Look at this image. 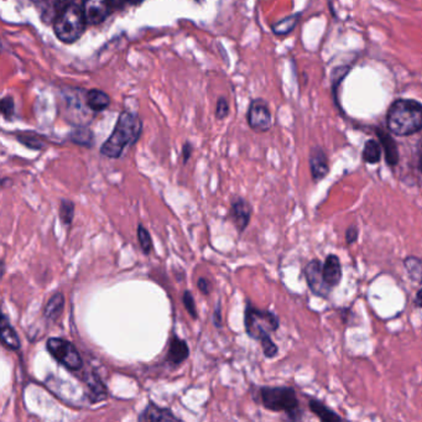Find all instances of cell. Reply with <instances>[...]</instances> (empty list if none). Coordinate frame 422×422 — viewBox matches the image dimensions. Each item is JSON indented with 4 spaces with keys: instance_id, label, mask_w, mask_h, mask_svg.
<instances>
[{
    "instance_id": "2e32d148",
    "label": "cell",
    "mask_w": 422,
    "mask_h": 422,
    "mask_svg": "<svg viewBox=\"0 0 422 422\" xmlns=\"http://www.w3.org/2000/svg\"><path fill=\"white\" fill-rule=\"evenodd\" d=\"M1 330H0V341L3 347L13 352H19L22 349V342L17 336V330L10 325L9 319L6 314H1Z\"/></svg>"
},
{
    "instance_id": "9c48e42d",
    "label": "cell",
    "mask_w": 422,
    "mask_h": 422,
    "mask_svg": "<svg viewBox=\"0 0 422 422\" xmlns=\"http://www.w3.org/2000/svg\"><path fill=\"white\" fill-rule=\"evenodd\" d=\"M252 214H253V207L248 201L240 196L233 197L228 218L234 224L238 233H243L249 226Z\"/></svg>"
},
{
    "instance_id": "484cf974",
    "label": "cell",
    "mask_w": 422,
    "mask_h": 422,
    "mask_svg": "<svg viewBox=\"0 0 422 422\" xmlns=\"http://www.w3.org/2000/svg\"><path fill=\"white\" fill-rule=\"evenodd\" d=\"M136 234H138V240H139L141 252L145 255L150 254L152 249H154V245H152V235H150L149 231L141 223H139L138 227H136Z\"/></svg>"
},
{
    "instance_id": "f1b7e54d",
    "label": "cell",
    "mask_w": 422,
    "mask_h": 422,
    "mask_svg": "<svg viewBox=\"0 0 422 422\" xmlns=\"http://www.w3.org/2000/svg\"><path fill=\"white\" fill-rule=\"evenodd\" d=\"M15 113V103L11 97H4L1 99V114L6 120H10Z\"/></svg>"
},
{
    "instance_id": "7c38bea8",
    "label": "cell",
    "mask_w": 422,
    "mask_h": 422,
    "mask_svg": "<svg viewBox=\"0 0 422 422\" xmlns=\"http://www.w3.org/2000/svg\"><path fill=\"white\" fill-rule=\"evenodd\" d=\"M310 168H311V176L314 182H319L325 179L330 173V165H328V157L326 155L325 150L322 147H314L310 154Z\"/></svg>"
},
{
    "instance_id": "d590c367",
    "label": "cell",
    "mask_w": 422,
    "mask_h": 422,
    "mask_svg": "<svg viewBox=\"0 0 422 422\" xmlns=\"http://www.w3.org/2000/svg\"><path fill=\"white\" fill-rule=\"evenodd\" d=\"M110 1V6L113 9H120V8H123L125 4H128L129 3V0H109Z\"/></svg>"
},
{
    "instance_id": "7402d4cb",
    "label": "cell",
    "mask_w": 422,
    "mask_h": 422,
    "mask_svg": "<svg viewBox=\"0 0 422 422\" xmlns=\"http://www.w3.org/2000/svg\"><path fill=\"white\" fill-rule=\"evenodd\" d=\"M404 268L412 282L422 284V259L415 255H409L404 259Z\"/></svg>"
},
{
    "instance_id": "8d00e7d4",
    "label": "cell",
    "mask_w": 422,
    "mask_h": 422,
    "mask_svg": "<svg viewBox=\"0 0 422 422\" xmlns=\"http://www.w3.org/2000/svg\"><path fill=\"white\" fill-rule=\"evenodd\" d=\"M415 305H416L417 307L422 309V287L416 293V296H415Z\"/></svg>"
},
{
    "instance_id": "d4e9b609",
    "label": "cell",
    "mask_w": 422,
    "mask_h": 422,
    "mask_svg": "<svg viewBox=\"0 0 422 422\" xmlns=\"http://www.w3.org/2000/svg\"><path fill=\"white\" fill-rule=\"evenodd\" d=\"M59 217L64 226L68 227L73 222L75 218V203L71 200H61L60 210H59Z\"/></svg>"
},
{
    "instance_id": "4316f807",
    "label": "cell",
    "mask_w": 422,
    "mask_h": 422,
    "mask_svg": "<svg viewBox=\"0 0 422 422\" xmlns=\"http://www.w3.org/2000/svg\"><path fill=\"white\" fill-rule=\"evenodd\" d=\"M17 138L22 145L30 147L31 150H41L45 147V143L41 140V138L34 133H20L17 134Z\"/></svg>"
},
{
    "instance_id": "5b68a950",
    "label": "cell",
    "mask_w": 422,
    "mask_h": 422,
    "mask_svg": "<svg viewBox=\"0 0 422 422\" xmlns=\"http://www.w3.org/2000/svg\"><path fill=\"white\" fill-rule=\"evenodd\" d=\"M87 24L82 6L71 3L56 15L54 20V33L64 43H76L85 34Z\"/></svg>"
},
{
    "instance_id": "ba28073f",
    "label": "cell",
    "mask_w": 422,
    "mask_h": 422,
    "mask_svg": "<svg viewBox=\"0 0 422 422\" xmlns=\"http://www.w3.org/2000/svg\"><path fill=\"white\" fill-rule=\"evenodd\" d=\"M247 119L252 129L259 133H265L272 126L270 109L264 99H254L250 103Z\"/></svg>"
},
{
    "instance_id": "52a82bcc",
    "label": "cell",
    "mask_w": 422,
    "mask_h": 422,
    "mask_svg": "<svg viewBox=\"0 0 422 422\" xmlns=\"http://www.w3.org/2000/svg\"><path fill=\"white\" fill-rule=\"evenodd\" d=\"M305 279L311 293L319 298H328L333 289L327 285L322 274V263L319 259L311 260L303 269Z\"/></svg>"
},
{
    "instance_id": "d6a6232c",
    "label": "cell",
    "mask_w": 422,
    "mask_h": 422,
    "mask_svg": "<svg viewBox=\"0 0 422 422\" xmlns=\"http://www.w3.org/2000/svg\"><path fill=\"white\" fill-rule=\"evenodd\" d=\"M213 323L218 328L222 327V306L221 303H217L216 307H214V312H213Z\"/></svg>"
},
{
    "instance_id": "4fadbf2b",
    "label": "cell",
    "mask_w": 422,
    "mask_h": 422,
    "mask_svg": "<svg viewBox=\"0 0 422 422\" xmlns=\"http://www.w3.org/2000/svg\"><path fill=\"white\" fill-rule=\"evenodd\" d=\"M83 381L88 388V400L91 404H97L108 398V390L101 377L96 373H86Z\"/></svg>"
},
{
    "instance_id": "1f68e13d",
    "label": "cell",
    "mask_w": 422,
    "mask_h": 422,
    "mask_svg": "<svg viewBox=\"0 0 422 422\" xmlns=\"http://www.w3.org/2000/svg\"><path fill=\"white\" fill-rule=\"evenodd\" d=\"M197 287L200 290L201 293L203 295H210L211 293V282L206 279V277H200L198 282H197Z\"/></svg>"
},
{
    "instance_id": "ffe728a7",
    "label": "cell",
    "mask_w": 422,
    "mask_h": 422,
    "mask_svg": "<svg viewBox=\"0 0 422 422\" xmlns=\"http://www.w3.org/2000/svg\"><path fill=\"white\" fill-rule=\"evenodd\" d=\"M309 409L310 412L319 417L321 421L335 422L342 420V417L336 412H333L332 409L326 405L325 402L317 400V399H311L309 401Z\"/></svg>"
},
{
    "instance_id": "4dcf8cb0",
    "label": "cell",
    "mask_w": 422,
    "mask_h": 422,
    "mask_svg": "<svg viewBox=\"0 0 422 422\" xmlns=\"http://www.w3.org/2000/svg\"><path fill=\"white\" fill-rule=\"evenodd\" d=\"M358 237H359V229H358L357 226H349V227L347 228L346 231V242L347 244H349V245H352V244L356 243L358 240Z\"/></svg>"
},
{
    "instance_id": "30bf717a",
    "label": "cell",
    "mask_w": 422,
    "mask_h": 422,
    "mask_svg": "<svg viewBox=\"0 0 422 422\" xmlns=\"http://www.w3.org/2000/svg\"><path fill=\"white\" fill-rule=\"evenodd\" d=\"M82 9L88 25H99L113 10L109 0H83Z\"/></svg>"
},
{
    "instance_id": "cb8c5ba5",
    "label": "cell",
    "mask_w": 422,
    "mask_h": 422,
    "mask_svg": "<svg viewBox=\"0 0 422 422\" xmlns=\"http://www.w3.org/2000/svg\"><path fill=\"white\" fill-rule=\"evenodd\" d=\"M298 19H300V14H295V15H291V17H285V19H282L280 22H277L272 25V31H274L275 35H279V36L287 35V34L291 33L295 27L298 25Z\"/></svg>"
},
{
    "instance_id": "f35d334b",
    "label": "cell",
    "mask_w": 422,
    "mask_h": 422,
    "mask_svg": "<svg viewBox=\"0 0 422 422\" xmlns=\"http://www.w3.org/2000/svg\"><path fill=\"white\" fill-rule=\"evenodd\" d=\"M143 0H129L130 4H138V3H141Z\"/></svg>"
},
{
    "instance_id": "6da1fadb",
    "label": "cell",
    "mask_w": 422,
    "mask_h": 422,
    "mask_svg": "<svg viewBox=\"0 0 422 422\" xmlns=\"http://www.w3.org/2000/svg\"><path fill=\"white\" fill-rule=\"evenodd\" d=\"M244 327L250 338L260 342L264 356L268 359L277 356L279 347L271 340V333L280 327V319L277 314L269 310L256 309L252 303H247L244 311Z\"/></svg>"
},
{
    "instance_id": "277c9868",
    "label": "cell",
    "mask_w": 422,
    "mask_h": 422,
    "mask_svg": "<svg viewBox=\"0 0 422 422\" xmlns=\"http://www.w3.org/2000/svg\"><path fill=\"white\" fill-rule=\"evenodd\" d=\"M390 133L410 136L422 129V106L412 99H398L390 106L386 115Z\"/></svg>"
},
{
    "instance_id": "e0dca14e",
    "label": "cell",
    "mask_w": 422,
    "mask_h": 422,
    "mask_svg": "<svg viewBox=\"0 0 422 422\" xmlns=\"http://www.w3.org/2000/svg\"><path fill=\"white\" fill-rule=\"evenodd\" d=\"M139 421H179V417L173 415L170 409L160 407L152 401H149L147 407L138 416Z\"/></svg>"
},
{
    "instance_id": "3957f363",
    "label": "cell",
    "mask_w": 422,
    "mask_h": 422,
    "mask_svg": "<svg viewBox=\"0 0 422 422\" xmlns=\"http://www.w3.org/2000/svg\"><path fill=\"white\" fill-rule=\"evenodd\" d=\"M253 398L266 410L285 412L287 419L298 421L303 419V412L300 407L298 394L291 386H259Z\"/></svg>"
},
{
    "instance_id": "e575fe53",
    "label": "cell",
    "mask_w": 422,
    "mask_h": 422,
    "mask_svg": "<svg viewBox=\"0 0 422 422\" xmlns=\"http://www.w3.org/2000/svg\"><path fill=\"white\" fill-rule=\"evenodd\" d=\"M417 168L422 173V138L417 144L416 149Z\"/></svg>"
},
{
    "instance_id": "836d02e7",
    "label": "cell",
    "mask_w": 422,
    "mask_h": 422,
    "mask_svg": "<svg viewBox=\"0 0 422 422\" xmlns=\"http://www.w3.org/2000/svg\"><path fill=\"white\" fill-rule=\"evenodd\" d=\"M192 152H194V147L191 145V143H184V147H182V159H184V163H187V161L190 160Z\"/></svg>"
},
{
    "instance_id": "5bb4252c",
    "label": "cell",
    "mask_w": 422,
    "mask_h": 422,
    "mask_svg": "<svg viewBox=\"0 0 422 422\" xmlns=\"http://www.w3.org/2000/svg\"><path fill=\"white\" fill-rule=\"evenodd\" d=\"M322 274L328 286L335 289L341 284L342 264L340 258L335 254L327 255L325 263L322 264Z\"/></svg>"
},
{
    "instance_id": "8fae6325",
    "label": "cell",
    "mask_w": 422,
    "mask_h": 422,
    "mask_svg": "<svg viewBox=\"0 0 422 422\" xmlns=\"http://www.w3.org/2000/svg\"><path fill=\"white\" fill-rule=\"evenodd\" d=\"M189 357H190V348H189L187 342L176 335H171L170 341H168V354L165 359L166 363L173 367H177Z\"/></svg>"
},
{
    "instance_id": "ac0fdd59",
    "label": "cell",
    "mask_w": 422,
    "mask_h": 422,
    "mask_svg": "<svg viewBox=\"0 0 422 422\" xmlns=\"http://www.w3.org/2000/svg\"><path fill=\"white\" fill-rule=\"evenodd\" d=\"M65 310V296L62 293H54L45 306L43 317L49 323H54L59 321L61 314H64Z\"/></svg>"
},
{
    "instance_id": "d6986e66",
    "label": "cell",
    "mask_w": 422,
    "mask_h": 422,
    "mask_svg": "<svg viewBox=\"0 0 422 422\" xmlns=\"http://www.w3.org/2000/svg\"><path fill=\"white\" fill-rule=\"evenodd\" d=\"M85 102L88 108L93 112H103L110 104V98L107 93L101 91V89H89L87 91L85 96Z\"/></svg>"
},
{
    "instance_id": "8992f818",
    "label": "cell",
    "mask_w": 422,
    "mask_h": 422,
    "mask_svg": "<svg viewBox=\"0 0 422 422\" xmlns=\"http://www.w3.org/2000/svg\"><path fill=\"white\" fill-rule=\"evenodd\" d=\"M46 349L54 359L70 372H80L83 367V359L73 343L67 340L52 337L46 342Z\"/></svg>"
},
{
    "instance_id": "f546056e",
    "label": "cell",
    "mask_w": 422,
    "mask_h": 422,
    "mask_svg": "<svg viewBox=\"0 0 422 422\" xmlns=\"http://www.w3.org/2000/svg\"><path fill=\"white\" fill-rule=\"evenodd\" d=\"M228 113H229V103L226 98L221 97L217 101L216 118L219 120L226 119Z\"/></svg>"
},
{
    "instance_id": "9a60e30c",
    "label": "cell",
    "mask_w": 422,
    "mask_h": 422,
    "mask_svg": "<svg viewBox=\"0 0 422 422\" xmlns=\"http://www.w3.org/2000/svg\"><path fill=\"white\" fill-rule=\"evenodd\" d=\"M377 136L379 139L380 145L384 152L385 161L389 165L390 168H395L400 160L399 155V149L396 141L393 139V136L385 130L377 129Z\"/></svg>"
},
{
    "instance_id": "83f0119b",
    "label": "cell",
    "mask_w": 422,
    "mask_h": 422,
    "mask_svg": "<svg viewBox=\"0 0 422 422\" xmlns=\"http://www.w3.org/2000/svg\"><path fill=\"white\" fill-rule=\"evenodd\" d=\"M182 303H184V309L189 312L191 317L194 319H198V312H197V307H196L195 298L194 295L189 290H186L182 296Z\"/></svg>"
},
{
    "instance_id": "44dd1931",
    "label": "cell",
    "mask_w": 422,
    "mask_h": 422,
    "mask_svg": "<svg viewBox=\"0 0 422 422\" xmlns=\"http://www.w3.org/2000/svg\"><path fill=\"white\" fill-rule=\"evenodd\" d=\"M70 140L80 147H92L94 144V134L89 128L80 125L71 131Z\"/></svg>"
},
{
    "instance_id": "603a6c76",
    "label": "cell",
    "mask_w": 422,
    "mask_h": 422,
    "mask_svg": "<svg viewBox=\"0 0 422 422\" xmlns=\"http://www.w3.org/2000/svg\"><path fill=\"white\" fill-rule=\"evenodd\" d=\"M362 157L364 163H372V165L379 163L380 159H381V145H380V143L373 140V139L367 141L365 145H364V149H363Z\"/></svg>"
},
{
    "instance_id": "7a4b0ae2",
    "label": "cell",
    "mask_w": 422,
    "mask_h": 422,
    "mask_svg": "<svg viewBox=\"0 0 422 422\" xmlns=\"http://www.w3.org/2000/svg\"><path fill=\"white\" fill-rule=\"evenodd\" d=\"M143 133V122L136 114L122 112L112 136L101 147V154L108 159H119L125 149L136 145Z\"/></svg>"
},
{
    "instance_id": "74e56055",
    "label": "cell",
    "mask_w": 422,
    "mask_h": 422,
    "mask_svg": "<svg viewBox=\"0 0 422 422\" xmlns=\"http://www.w3.org/2000/svg\"><path fill=\"white\" fill-rule=\"evenodd\" d=\"M4 272H6V263L1 261V274L4 275Z\"/></svg>"
}]
</instances>
